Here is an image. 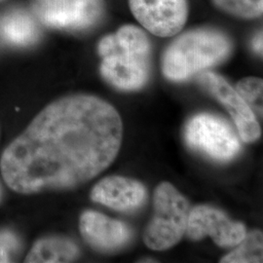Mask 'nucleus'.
<instances>
[{
	"label": "nucleus",
	"mask_w": 263,
	"mask_h": 263,
	"mask_svg": "<svg viewBox=\"0 0 263 263\" xmlns=\"http://www.w3.org/2000/svg\"><path fill=\"white\" fill-rule=\"evenodd\" d=\"M1 33L8 43L16 46L31 45L39 36L33 19L21 10L12 11L3 18Z\"/></svg>",
	"instance_id": "ddd939ff"
},
{
	"label": "nucleus",
	"mask_w": 263,
	"mask_h": 263,
	"mask_svg": "<svg viewBox=\"0 0 263 263\" xmlns=\"http://www.w3.org/2000/svg\"><path fill=\"white\" fill-rule=\"evenodd\" d=\"M119 113L91 95L48 104L2 153L3 179L20 194L80 186L104 172L122 141Z\"/></svg>",
	"instance_id": "f257e3e1"
},
{
	"label": "nucleus",
	"mask_w": 263,
	"mask_h": 263,
	"mask_svg": "<svg viewBox=\"0 0 263 263\" xmlns=\"http://www.w3.org/2000/svg\"><path fill=\"white\" fill-rule=\"evenodd\" d=\"M101 72L104 79L121 90H138L149 76L151 42L141 28L127 25L99 43Z\"/></svg>",
	"instance_id": "f03ea898"
},
{
	"label": "nucleus",
	"mask_w": 263,
	"mask_h": 263,
	"mask_svg": "<svg viewBox=\"0 0 263 263\" xmlns=\"http://www.w3.org/2000/svg\"><path fill=\"white\" fill-rule=\"evenodd\" d=\"M185 140L191 148L218 161L232 159L240 151L230 125L211 114H199L188 122Z\"/></svg>",
	"instance_id": "39448f33"
},
{
	"label": "nucleus",
	"mask_w": 263,
	"mask_h": 263,
	"mask_svg": "<svg viewBox=\"0 0 263 263\" xmlns=\"http://www.w3.org/2000/svg\"><path fill=\"white\" fill-rule=\"evenodd\" d=\"M38 17L49 27L83 29L94 26L103 14L102 0H37Z\"/></svg>",
	"instance_id": "0eeeda50"
},
{
	"label": "nucleus",
	"mask_w": 263,
	"mask_h": 263,
	"mask_svg": "<svg viewBox=\"0 0 263 263\" xmlns=\"http://www.w3.org/2000/svg\"><path fill=\"white\" fill-rule=\"evenodd\" d=\"M189 204L169 182L155 189L154 216L144 232V243L155 251H164L178 244L185 233Z\"/></svg>",
	"instance_id": "20e7f679"
},
{
	"label": "nucleus",
	"mask_w": 263,
	"mask_h": 263,
	"mask_svg": "<svg viewBox=\"0 0 263 263\" xmlns=\"http://www.w3.org/2000/svg\"><path fill=\"white\" fill-rule=\"evenodd\" d=\"M129 4L141 26L160 37L174 36L187 21L186 0H129Z\"/></svg>",
	"instance_id": "423d86ee"
},
{
	"label": "nucleus",
	"mask_w": 263,
	"mask_h": 263,
	"mask_svg": "<svg viewBox=\"0 0 263 263\" xmlns=\"http://www.w3.org/2000/svg\"><path fill=\"white\" fill-rule=\"evenodd\" d=\"M2 1H4V0H0V2H2Z\"/></svg>",
	"instance_id": "aec40b11"
},
{
	"label": "nucleus",
	"mask_w": 263,
	"mask_h": 263,
	"mask_svg": "<svg viewBox=\"0 0 263 263\" xmlns=\"http://www.w3.org/2000/svg\"><path fill=\"white\" fill-rule=\"evenodd\" d=\"M146 196L141 182L122 177H109L101 180L93 188L94 202L117 211H130L140 207Z\"/></svg>",
	"instance_id": "9b49d317"
},
{
	"label": "nucleus",
	"mask_w": 263,
	"mask_h": 263,
	"mask_svg": "<svg viewBox=\"0 0 263 263\" xmlns=\"http://www.w3.org/2000/svg\"><path fill=\"white\" fill-rule=\"evenodd\" d=\"M0 245L4 247L9 253H14L17 250L19 243L17 241V238L13 234L7 231H3L0 232Z\"/></svg>",
	"instance_id": "f3484780"
},
{
	"label": "nucleus",
	"mask_w": 263,
	"mask_h": 263,
	"mask_svg": "<svg viewBox=\"0 0 263 263\" xmlns=\"http://www.w3.org/2000/svg\"><path fill=\"white\" fill-rule=\"evenodd\" d=\"M9 252L0 245V262H9Z\"/></svg>",
	"instance_id": "6ab92c4d"
},
{
	"label": "nucleus",
	"mask_w": 263,
	"mask_h": 263,
	"mask_svg": "<svg viewBox=\"0 0 263 263\" xmlns=\"http://www.w3.org/2000/svg\"><path fill=\"white\" fill-rule=\"evenodd\" d=\"M262 80L255 77L242 79L237 84V92L251 107L262 115Z\"/></svg>",
	"instance_id": "dca6fc26"
},
{
	"label": "nucleus",
	"mask_w": 263,
	"mask_h": 263,
	"mask_svg": "<svg viewBox=\"0 0 263 263\" xmlns=\"http://www.w3.org/2000/svg\"><path fill=\"white\" fill-rule=\"evenodd\" d=\"M231 51V42L220 31L199 28L177 38L166 50L163 73L170 80L183 81L208 67L224 61Z\"/></svg>",
	"instance_id": "7ed1b4c3"
},
{
	"label": "nucleus",
	"mask_w": 263,
	"mask_h": 263,
	"mask_svg": "<svg viewBox=\"0 0 263 263\" xmlns=\"http://www.w3.org/2000/svg\"><path fill=\"white\" fill-rule=\"evenodd\" d=\"M253 46L257 53H260V54L262 53V34L261 33H259L256 37L254 38Z\"/></svg>",
	"instance_id": "a211bd4d"
},
{
	"label": "nucleus",
	"mask_w": 263,
	"mask_h": 263,
	"mask_svg": "<svg viewBox=\"0 0 263 263\" xmlns=\"http://www.w3.org/2000/svg\"><path fill=\"white\" fill-rule=\"evenodd\" d=\"M185 232L195 241L210 236L220 247L240 244L246 236L242 223L231 221L222 212L208 206H198L189 213Z\"/></svg>",
	"instance_id": "1a4fd4ad"
},
{
	"label": "nucleus",
	"mask_w": 263,
	"mask_h": 263,
	"mask_svg": "<svg viewBox=\"0 0 263 263\" xmlns=\"http://www.w3.org/2000/svg\"><path fill=\"white\" fill-rule=\"evenodd\" d=\"M234 252L227 254L220 261L223 263L262 262V233L253 231L245 236Z\"/></svg>",
	"instance_id": "4468645a"
},
{
	"label": "nucleus",
	"mask_w": 263,
	"mask_h": 263,
	"mask_svg": "<svg viewBox=\"0 0 263 263\" xmlns=\"http://www.w3.org/2000/svg\"><path fill=\"white\" fill-rule=\"evenodd\" d=\"M215 4L227 13L253 19L261 16L263 11V0H214Z\"/></svg>",
	"instance_id": "2eb2a0df"
},
{
	"label": "nucleus",
	"mask_w": 263,
	"mask_h": 263,
	"mask_svg": "<svg viewBox=\"0 0 263 263\" xmlns=\"http://www.w3.org/2000/svg\"><path fill=\"white\" fill-rule=\"evenodd\" d=\"M198 82L226 106L234 119L239 134L245 141L253 142L260 137V127L253 110L223 77L207 71L198 76Z\"/></svg>",
	"instance_id": "6e6552de"
},
{
	"label": "nucleus",
	"mask_w": 263,
	"mask_h": 263,
	"mask_svg": "<svg viewBox=\"0 0 263 263\" xmlns=\"http://www.w3.org/2000/svg\"><path fill=\"white\" fill-rule=\"evenodd\" d=\"M72 241L62 237H51L38 241L28 254L27 262H70L78 255Z\"/></svg>",
	"instance_id": "f8f14e48"
},
{
	"label": "nucleus",
	"mask_w": 263,
	"mask_h": 263,
	"mask_svg": "<svg viewBox=\"0 0 263 263\" xmlns=\"http://www.w3.org/2000/svg\"><path fill=\"white\" fill-rule=\"evenodd\" d=\"M80 232L88 244L102 252L116 250L131 238L126 224L94 211H87L80 217Z\"/></svg>",
	"instance_id": "9d476101"
}]
</instances>
